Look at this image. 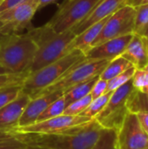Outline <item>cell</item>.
<instances>
[{
	"label": "cell",
	"instance_id": "cell-1",
	"mask_svg": "<svg viewBox=\"0 0 148 149\" xmlns=\"http://www.w3.org/2000/svg\"><path fill=\"white\" fill-rule=\"evenodd\" d=\"M103 130L93 118L85 124L58 134H19L28 149H92Z\"/></svg>",
	"mask_w": 148,
	"mask_h": 149
},
{
	"label": "cell",
	"instance_id": "cell-2",
	"mask_svg": "<svg viewBox=\"0 0 148 149\" xmlns=\"http://www.w3.org/2000/svg\"><path fill=\"white\" fill-rule=\"evenodd\" d=\"M37 45V51L26 75L63 58L72 50L71 44L76 35L70 29L64 32H55L47 24L29 31Z\"/></svg>",
	"mask_w": 148,
	"mask_h": 149
},
{
	"label": "cell",
	"instance_id": "cell-3",
	"mask_svg": "<svg viewBox=\"0 0 148 149\" xmlns=\"http://www.w3.org/2000/svg\"><path fill=\"white\" fill-rule=\"evenodd\" d=\"M37 51L29 31L25 34L0 33V65L12 74L26 75Z\"/></svg>",
	"mask_w": 148,
	"mask_h": 149
},
{
	"label": "cell",
	"instance_id": "cell-4",
	"mask_svg": "<svg viewBox=\"0 0 148 149\" xmlns=\"http://www.w3.org/2000/svg\"><path fill=\"white\" fill-rule=\"evenodd\" d=\"M85 55L78 49L72 50L58 60L26 75L22 83V91L35 98L41 91L64 77L75 65L85 60Z\"/></svg>",
	"mask_w": 148,
	"mask_h": 149
},
{
	"label": "cell",
	"instance_id": "cell-5",
	"mask_svg": "<svg viewBox=\"0 0 148 149\" xmlns=\"http://www.w3.org/2000/svg\"><path fill=\"white\" fill-rule=\"evenodd\" d=\"M133 90V81L130 79L112 93L106 106L94 117L103 128L115 131L120 128L126 113L129 112L126 103Z\"/></svg>",
	"mask_w": 148,
	"mask_h": 149
},
{
	"label": "cell",
	"instance_id": "cell-6",
	"mask_svg": "<svg viewBox=\"0 0 148 149\" xmlns=\"http://www.w3.org/2000/svg\"><path fill=\"white\" fill-rule=\"evenodd\" d=\"M110 61L107 59H85L75 65L64 77L41 91L37 96L52 92H62L64 93L78 84L99 76Z\"/></svg>",
	"mask_w": 148,
	"mask_h": 149
},
{
	"label": "cell",
	"instance_id": "cell-7",
	"mask_svg": "<svg viewBox=\"0 0 148 149\" xmlns=\"http://www.w3.org/2000/svg\"><path fill=\"white\" fill-rule=\"evenodd\" d=\"M100 0H65L47 24L57 33L73 28L85 19Z\"/></svg>",
	"mask_w": 148,
	"mask_h": 149
},
{
	"label": "cell",
	"instance_id": "cell-8",
	"mask_svg": "<svg viewBox=\"0 0 148 149\" xmlns=\"http://www.w3.org/2000/svg\"><path fill=\"white\" fill-rule=\"evenodd\" d=\"M134 19L135 8L126 4L123 5L109 17L100 33L92 43V47L109 39L128 34H133Z\"/></svg>",
	"mask_w": 148,
	"mask_h": 149
},
{
	"label": "cell",
	"instance_id": "cell-9",
	"mask_svg": "<svg viewBox=\"0 0 148 149\" xmlns=\"http://www.w3.org/2000/svg\"><path fill=\"white\" fill-rule=\"evenodd\" d=\"M39 0H25L21 3L0 12V33H17L31 22L38 9Z\"/></svg>",
	"mask_w": 148,
	"mask_h": 149
},
{
	"label": "cell",
	"instance_id": "cell-10",
	"mask_svg": "<svg viewBox=\"0 0 148 149\" xmlns=\"http://www.w3.org/2000/svg\"><path fill=\"white\" fill-rule=\"evenodd\" d=\"M148 148V136L142 128L138 116L128 112L116 131V149H145Z\"/></svg>",
	"mask_w": 148,
	"mask_h": 149
},
{
	"label": "cell",
	"instance_id": "cell-11",
	"mask_svg": "<svg viewBox=\"0 0 148 149\" xmlns=\"http://www.w3.org/2000/svg\"><path fill=\"white\" fill-rule=\"evenodd\" d=\"M92 119L83 115H65L61 114L57 117L34 123L31 126L23 127H15L13 130L17 134H58L75 127L81 126L92 120Z\"/></svg>",
	"mask_w": 148,
	"mask_h": 149
},
{
	"label": "cell",
	"instance_id": "cell-12",
	"mask_svg": "<svg viewBox=\"0 0 148 149\" xmlns=\"http://www.w3.org/2000/svg\"><path fill=\"white\" fill-rule=\"evenodd\" d=\"M133 34L109 39L98 45L91 47L85 52L86 59H107L112 60L122 55L129 44Z\"/></svg>",
	"mask_w": 148,
	"mask_h": 149
},
{
	"label": "cell",
	"instance_id": "cell-13",
	"mask_svg": "<svg viewBox=\"0 0 148 149\" xmlns=\"http://www.w3.org/2000/svg\"><path fill=\"white\" fill-rule=\"evenodd\" d=\"M63 94L64 93L62 92H52L44 93L31 99L21 114L17 127L31 126L36 123L38 118L46 109V107Z\"/></svg>",
	"mask_w": 148,
	"mask_h": 149
},
{
	"label": "cell",
	"instance_id": "cell-14",
	"mask_svg": "<svg viewBox=\"0 0 148 149\" xmlns=\"http://www.w3.org/2000/svg\"><path fill=\"white\" fill-rule=\"evenodd\" d=\"M126 0H100L92 12L71 30L77 36L93 24L111 16L120 7L125 5Z\"/></svg>",
	"mask_w": 148,
	"mask_h": 149
},
{
	"label": "cell",
	"instance_id": "cell-15",
	"mask_svg": "<svg viewBox=\"0 0 148 149\" xmlns=\"http://www.w3.org/2000/svg\"><path fill=\"white\" fill-rule=\"evenodd\" d=\"M31 100L29 94L21 91L15 100L0 108V129L17 127L18 120Z\"/></svg>",
	"mask_w": 148,
	"mask_h": 149
},
{
	"label": "cell",
	"instance_id": "cell-16",
	"mask_svg": "<svg viewBox=\"0 0 148 149\" xmlns=\"http://www.w3.org/2000/svg\"><path fill=\"white\" fill-rule=\"evenodd\" d=\"M121 56L132 63L136 69H143L148 64V41L147 36L133 33Z\"/></svg>",
	"mask_w": 148,
	"mask_h": 149
},
{
	"label": "cell",
	"instance_id": "cell-17",
	"mask_svg": "<svg viewBox=\"0 0 148 149\" xmlns=\"http://www.w3.org/2000/svg\"><path fill=\"white\" fill-rule=\"evenodd\" d=\"M109 17L93 24L92 25H91L90 27L85 29L84 31H82L80 34L77 35L74 38V39L72 40L70 49L71 50L78 49V50H80L81 52H83L84 53L86 51H88L92 47V45L94 42V40L96 39V38L100 33L103 26L105 25V24L107 21V19L109 18Z\"/></svg>",
	"mask_w": 148,
	"mask_h": 149
},
{
	"label": "cell",
	"instance_id": "cell-18",
	"mask_svg": "<svg viewBox=\"0 0 148 149\" xmlns=\"http://www.w3.org/2000/svg\"><path fill=\"white\" fill-rule=\"evenodd\" d=\"M99 76L92 78L87 81L78 84V85L71 87L66 92H65L64 96H65V99L67 105H69V104H71V103H72L78 100H80V99L87 96L88 94H90L94 84L99 79Z\"/></svg>",
	"mask_w": 148,
	"mask_h": 149
},
{
	"label": "cell",
	"instance_id": "cell-19",
	"mask_svg": "<svg viewBox=\"0 0 148 149\" xmlns=\"http://www.w3.org/2000/svg\"><path fill=\"white\" fill-rule=\"evenodd\" d=\"M132 66H133L132 63H130L127 59H126L122 56L117 57L112 59L107 64L106 68L100 73L99 78L108 81Z\"/></svg>",
	"mask_w": 148,
	"mask_h": 149
},
{
	"label": "cell",
	"instance_id": "cell-20",
	"mask_svg": "<svg viewBox=\"0 0 148 149\" xmlns=\"http://www.w3.org/2000/svg\"><path fill=\"white\" fill-rule=\"evenodd\" d=\"M126 106L131 113L148 112V93L134 89L129 95Z\"/></svg>",
	"mask_w": 148,
	"mask_h": 149
},
{
	"label": "cell",
	"instance_id": "cell-21",
	"mask_svg": "<svg viewBox=\"0 0 148 149\" xmlns=\"http://www.w3.org/2000/svg\"><path fill=\"white\" fill-rule=\"evenodd\" d=\"M0 149H28V147L19 134L13 129H4L0 131Z\"/></svg>",
	"mask_w": 148,
	"mask_h": 149
},
{
	"label": "cell",
	"instance_id": "cell-22",
	"mask_svg": "<svg viewBox=\"0 0 148 149\" xmlns=\"http://www.w3.org/2000/svg\"><path fill=\"white\" fill-rule=\"evenodd\" d=\"M67 106L68 105H67L65 96L63 94L46 107V109L38 118L36 123L41 122V121H44V120H49V119H51V118H54V117L63 114V113Z\"/></svg>",
	"mask_w": 148,
	"mask_h": 149
},
{
	"label": "cell",
	"instance_id": "cell-23",
	"mask_svg": "<svg viewBox=\"0 0 148 149\" xmlns=\"http://www.w3.org/2000/svg\"><path fill=\"white\" fill-rule=\"evenodd\" d=\"M134 8V33L147 36L148 32V3Z\"/></svg>",
	"mask_w": 148,
	"mask_h": 149
},
{
	"label": "cell",
	"instance_id": "cell-24",
	"mask_svg": "<svg viewBox=\"0 0 148 149\" xmlns=\"http://www.w3.org/2000/svg\"><path fill=\"white\" fill-rule=\"evenodd\" d=\"M112 93L113 92H107V93H104L103 95L92 100V102L89 104V106L85 108V110H84L80 113V115L87 116V117L93 119L106 106V104L108 103L109 99L112 95Z\"/></svg>",
	"mask_w": 148,
	"mask_h": 149
},
{
	"label": "cell",
	"instance_id": "cell-25",
	"mask_svg": "<svg viewBox=\"0 0 148 149\" xmlns=\"http://www.w3.org/2000/svg\"><path fill=\"white\" fill-rule=\"evenodd\" d=\"M92 149H116V131L104 128Z\"/></svg>",
	"mask_w": 148,
	"mask_h": 149
},
{
	"label": "cell",
	"instance_id": "cell-26",
	"mask_svg": "<svg viewBox=\"0 0 148 149\" xmlns=\"http://www.w3.org/2000/svg\"><path fill=\"white\" fill-rule=\"evenodd\" d=\"M135 70H136V68L134 66H132V67L126 69V71H124L123 72L120 73L119 75L115 76L112 79L108 80L106 92H113L114 90H116L120 86H123L125 83H126L130 79H132Z\"/></svg>",
	"mask_w": 148,
	"mask_h": 149
},
{
	"label": "cell",
	"instance_id": "cell-27",
	"mask_svg": "<svg viewBox=\"0 0 148 149\" xmlns=\"http://www.w3.org/2000/svg\"><path fill=\"white\" fill-rule=\"evenodd\" d=\"M21 84L10 85L0 88V108L15 100L21 93Z\"/></svg>",
	"mask_w": 148,
	"mask_h": 149
},
{
	"label": "cell",
	"instance_id": "cell-28",
	"mask_svg": "<svg viewBox=\"0 0 148 149\" xmlns=\"http://www.w3.org/2000/svg\"><path fill=\"white\" fill-rule=\"evenodd\" d=\"M92 98L91 94H88L87 96L69 104L65 107L63 114H65V115H79L84 110H85V108L92 102Z\"/></svg>",
	"mask_w": 148,
	"mask_h": 149
},
{
	"label": "cell",
	"instance_id": "cell-29",
	"mask_svg": "<svg viewBox=\"0 0 148 149\" xmlns=\"http://www.w3.org/2000/svg\"><path fill=\"white\" fill-rule=\"evenodd\" d=\"M132 81L135 90L144 92L148 87V72L144 69H136Z\"/></svg>",
	"mask_w": 148,
	"mask_h": 149
},
{
	"label": "cell",
	"instance_id": "cell-30",
	"mask_svg": "<svg viewBox=\"0 0 148 149\" xmlns=\"http://www.w3.org/2000/svg\"><path fill=\"white\" fill-rule=\"evenodd\" d=\"M26 75L24 74H3L0 75V88L10 86L21 84L24 78Z\"/></svg>",
	"mask_w": 148,
	"mask_h": 149
},
{
	"label": "cell",
	"instance_id": "cell-31",
	"mask_svg": "<svg viewBox=\"0 0 148 149\" xmlns=\"http://www.w3.org/2000/svg\"><path fill=\"white\" fill-rule=\"evenodd\" d=\"M106 90H107V80L99 78V79L94 84L90 94H91L92 100H94V99L103 95L104 93H107Z\"/></svg>",
	"mask_w": 148,
	"mask_h": 149
},
{
	"label": "cell",
	"instance_id": "cell-32",
	"mask_svg": "<svg viewBox=\"0 0 148 149\" xmlns=\"http://www.w3.org/2000/svg\"><path fill=\"white\" fill-rule=\"evenodd\" d=\"M25 0H3L0 3V12L6 10L8 9H10L12 7H15L16 5L21 3Z\"/></svg>",
	"mask_w": 148,
	"mask_h": 149
},
{
	"label": "cell",
	"instance_id": "cell-33",
	"mask_svg": "<svg viewBox=\"0 0 148 149\" xmlns=\"http://www.w3.org/2000/svg\"><path fill=\"white\" fill-rule=\"evenodd\" d=\"M136 114L138 116V119L140 122L142 128L144 129V131L146 132L148 136V112H141Z\"/></svg>",
	"mask_w": 148,
	"mask_h": 149
},
{
	"label": "cell",
	"instance_id": "cell-34",
	"mask_svg": "<svg viewBox=\"0 0 148 149\" xmlns=\"http://www.w3.org/2000/svg\"><path fill=\"white\" fill-rule=\"evenodd\" d=\"M148 3V0H126L125 4L129 5L132 7H137L142 4H147Z\"/></svg>",
	"mask_w": 148,
	"mask_h": 149
},
{
	"label": "cell",
	"instance_id": "cell-35",
	"mask_svg": "<svg viewBox=\"0 0 148 149\" xmlns=\"http://www.w3.org/2000/svg\"><path fill=\"white\" fill-rule=\"evenodd\" d=\"M56 0H39V5H38V9L43 8L46 5H48L49 3H51L53 2H55Z\"/></svg>",
	"mask_w": 148,
	"mask_h": 149
},
{
	"label": "cell",
	"instance_id": "cell-36",
	"mask_svg": "<svg viewBox=\"0 0 148 149\" xmlns=\"http://www.w3.org/2000/svg\"><path fill=\"white\" fill-rule=\"evenodd\" d=\"M3 74H10V72L5 67H3V65H0V75H3Z\"/></svg>",
	"mask_w": 148,
	"mask_h": 149
},
{
	"label": "cell",
	"instance_id": "cell-37",
	"mask_svg": "<svg viewBox=\"0 0 148 149\" xmlns=\"http://www.w3.org/2000/svg\"><path fill=\"white\" fill-rule=\"evenodd\" d=\"M143 69H144L145 71H147V72H148V64L146 65V66H145V67H144V68H143Z\"/></svg>",
	"mask_w": 148,
	"mask_h": 149
},
{
	"label": "cell",
	"instance_id": "cell-38",
	"mask_svg": "<svg viewBox=\"0 0 148 149\" xmlns=\"http://www.w3.org/2000/svg\"><path fill=\"white\" fill-rule=\"evenodd\" d=\"M143 93H148V87L146 89V90H145V91H144V92H143Z\"/></svg>",
	"mask_w": 148,
	"mask_h": 149
},
{
	"label": "cell",
	"instance_id": "cell-39",
	"mask_svg": "<svg viewBox=\"0 0 148 149\" xmlns=\"http://www.w3.org/2000/svg\"><path fill=\"white\" fill-rule=\"evenodd\" d=\"M147 41H148V34L147 35Z\"/></svg>",
	"mask_w": 148,
	"mask_h": 149
},
{
	"label": "cell",
	"instance_id": "cell-40",
	"mask_svg": "<svg viewBox=\"0 0 148 149\" xmlns=\"http://www.w3.org/2000/svg\"><path fill=\"white\" fill-rule=\"evenodd\" d=\"M2 1H3V0H0V3H2Z\"/></svg>",
	"mask_w": 148,
	"mask_h": 149
},
{
	"label": "cell",
	"instance_id": "cell-41",
	"mask_svg": "<svg viewBox=\"0 0 148 149\" xmlns=\"http://www.w3.org/2000/svg\"><path fill=\"white\" fill-rule=\"evenodd\" d=\"M145 149H148V148H145Z\"/></svg>",
	"mask_w": 148,
	"mask_h": 149
},
{
	"label": "cell",
	"instance_id": "cell-42",
	"mask_svg": "<svg viewBox=\"0 0 148 149\" xmlns=\"http://www.w3.org/2000/svg\"><path fill=\"white\" fill-rule=\"evenodd\" d=\"M147 34H148V32H147Z\"/></svg>",
	"mask_w": 148,
	"mask_h": 149
}]
</instances>
